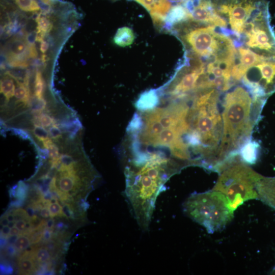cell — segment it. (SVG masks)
<instances>
[{
    "label": "cell",
    "instance_id": "cell-1",
    "mask_svg": "<svg viewBox=\"0 0 275 275\" xmlns=\"http://www.w3.org/2000/svg\"><path fill=\"white\" fill-rule=\"evenodd\" d=\"M124 150L125 198L138 226L146 232L166 183L183 168L161 152Z\"/></svg>",
    "mask_w": 275,
    "mask_h": 275
},
{
    "label": "cell",
    "instance_id": "cell-2",
    "mask_svg": "<svg viewBox=\"0 0 275 275\" xmlns=\"http://www.w3.org/2000/svg\"><path fill=\"white\" fill-rule=\"evenodd\" d=\"M222 92L215 89L199 91L186 99L188 126L185 143L194 166L215 171L220 164L223 138Z\"/></svg>",
    "mask_w": 275,
    "mask_h": 275
},
{
    "label": "cell",
    "instance_id": "cell-3",
    "mask_svg": "<svg viewBox=\"0 0 275 275\" xmlns=\"http://www.w3.org/2000/svg\"><path fill=\"white\" fill-rule=\"evenodd\" d=\"M266 99L254 97L242 85H236L222 99L223 133L219 157L220 166L238 155L240 147L251 139Z\"/></svg>",
    "mask_w": 275,
    "mask_h": 275
},
{
    "label": "cell",
    "instance_id": "cell-4",
    "mask_svg": "<svg viewBox=\"0 0 275 275\" xmlns=\"http://www.w3.org/2000/svg\"><path fill=\"white\" fill-rule=\"evenodd\" d=\"M171 32L182 43L185 53L205 64L236 59L237 50L233 39L219 28L189 21L176 26Z\"/></svg>",
    "mask_w": 275,
    "mask_h": 275
},
{
    "label": "cell",
    "instance_id": "cell-5",
    "mask_svg": "<svg viewBox=\"0 0 275 275\" xmlns=\"http://www.w3.org/2000/svg\"><path fill=\"white\" fill-rule=\"evenodd\" d=\"M217 172L219 177L212 189L226 197L232 211L246 201L258 199L257 185L262 176L244 162L239 155L227 160Z\"/></svg>",
    "mask_w": 275,
    "mask_h": 275
},
{
    "label": "cell",
    "instance_id": "cell-6",
    "mask_svg": "<svg viewBox=\"0 0 275 275\" xmlns=\"http://www.w3.org/2000/svg\"><path fill=\"white\" fill-rule=\"evenodd\" d=\"M182 209L186 216L209 233L223 229L233 216L226 197L213 189L191 194L183 202Z\"/></svg>",
    "mask_w": 275,
    "mask_h": 275
},
{
    "label": "cell",
    "instance_id": "cell-7",
    "mask_svg": "<svg viewBox=\"0 0 275 275\" xmlns=\"http://www.w3.org/2000/svg\"><path fill=\"white\" fill-rule=\"evenodd\" d=\"M213 7L227 23L226 34L238 41L244 25L268 2L266 0H212Z\"/></svg>",
    "mask_w": 275,
    "mask_h": 275
},
{
    "label": "cell",
    "instance_id": "cell-8",
    "mask_svg": "<svg viewBox=\"0 0 275 275\" xmlns=\"http://www.w3.org/2000/svg\"><path fill=\"white\" fill-rule=\"evenodd\" d=\"M240 82L252 95L267 99L275 92V58H268L250 67Z\"/></svg>",
    "mask_w": 275,
    "mask_h": 275
},
{
    "label": "cell",
    "instance_id": "cell-9",
    "mask_svg": "<svg viewBox=\"0 0 275 275\" xmlns=\"http://www.w3.org/2000/svg\"><path fill=\"white\" fill-rule=\"evenodd\" d=\"M185 4L190 12L193 21L226 30L227 23L214 11L212 0H188Z\"/></svg>",
    "mask_w": 275,
    "mask_h": 275
},
{
    "label": "cell",
    "instance_id": "cell-10",
    "mask_svg": "<svg viewBox=\"0 0 275 275\" xmlns=\"http://www.w3.org/2000/svg\"><path fill=\"white\" fill-rule=\"evenodd\" d=\"M143 6L149 13L154 24L164 28L166 16L172 6L169 0H133Z\"/></svg>",
    "mask_w": 275,
    "mask_h": 275
},
{
    "label": "cell",
    "instance_id": "cell-11",
    "mask_svg": "<svg viewBox=\"0 0 275 275\" xmlns=\"http://www.w3.org/2000/svg\"><path fill=\"white\" fill-rule=\"evenodd\" d=\"M189 21H192V18L185 2L179 3L173 6L168 13L164 28L171 31L175 26Z\"/></svg>",
    "mask_w": 275,
    "mask_h": 275
},
{
    "label": "cell",
    "instance_id": "cell-12",
    "mask_svg": "<svg viewBox=\"0 0 275 275\" xmlns=\"http://www.w3.org/2000/svg\"><path fill=\"white\" fill-rule=\"evenodd\" d=\"M258 198L275 209V177H262L257 185Z\"/></svg>",
    "mask_w": 275,
    "mask_h": 275
},
{
    "label": "cell",
    "instance_id": "cell-13",
    "mask_svg": "<svg viewBox=\"0 0 275 275\" xmlns=\"http://www.w3.org/2000/svg\"><path fill=\"white\" fill-rule=\"evenodd\" d=\"M260 145L252 138L245 142L239 148L238 155L245 163L255 164L259 155Z\"/></svg>",
    "mask_w": 275,
    "mask_h": 275
},
{
    "label": "cell",
    "instance_id": "cell-14",
    "mask_svg": "<svg viewBox=\"0 0 275 275\" xmlns=\"http://www.w3.org/2000/svg\"><path fill=\"white\" fill-rule=\"evenodd\" d=\"M32 249L25 251L18 258V268L20 274H32L36 270Z\"/></svg>",
    "mask_w": 275,
    "mask_h": 275
},
{
    "label": "cell",
    "instance_id": "cell-15",
    "mask_svg": "<svg viewBox=\"0 0 275 275\" xmlns=\"http://www.w3.org/2000/svg\"><path fill=\"white\" fill-rule=\"evenodd\" d=\"M135 36L132 29L127 26L119 28L114 37V43L121 47H126L132 44Z\"/></svg>",
    "mask_w": 275,
    "mask_h": 275
},
{
    "label": "cell",
    "instance_id": "cell-16",
    "mask_svg": "<svg viewBox=\"0 0 275 275\" xmlns=\"http://www.w3.org/2000/svg\"><path fill=\"white\" fill-rule=\"evenodd\" d=\"M14 69L6 71V74L14 79L17 83L20 82L29 86L30 74L28 70L22 68H14Z\"/></svg>",
    "mask_w": 275,
    "mask_h": 275
},
{
    "label": "cell",
    "instance_id": "cell-17",
    "mask_svg": "<svg viewBox=\"0 0 275 275\" xmlns=\"http://www.w3.org/2000/svg\"><path fill=\"white\" fill-rule=\"evenodd\" d=\"M47 15L41 11L35 19L38 33L45 35L51 30L52 24Z\"/></svg>",
    "mask_w": 275,
    "mask_h": 275
},
{
    "label": "cell",
    "instance_id": "cell-18",
    "mask_svg": "<svg viewBox=\"0 0 275 275\" xmlns=\"http://www.w3.org/2000/svg\"><path fill=\"white\" fill-rule=\"evenodd\" d=\"M15 87L12 79L7 76L1 80V92L8 101L14 95Z\"/></svg>",
    "mask_w": 275,
    "mask_h": 275
},
{
    "label": "cell",
    "instance_id": "cell-19",
    "mask_svg": "<svg viewBox=\"0 0 275 275\" xmlns=\"http://www.w3.org/2000/svg\"><path fill=\"white\" fill-rule=\"evenodd\" d=\"M60 126L71 138L74 136L79 130L81 124L78 119H74L62 123Z\"/></svg>",
    "mask_w": 275,
    "mask_h": 275
},
{
    "label": "cell",
    "instance_id": "cell-20",
    "mask_svg": "<svg viewBox=\"0 0 275 275\" xmlns=\"http://www.w3.org/2000/svg\"><path fill=\"white\" fill-rule=\"evenodd\" d=\"M17 88L15 89L14 96L20 101L26 103L30 101V92L29 86L17 82Z\"/></svg>",
    "mask_w": 275,
    "mask_h": 275
},
{
    "label": "cell",
    "instance_id": "cell-21",
    "mask_svg": "<svg viewBox=\"0 0 275 275\" xmlns=\"http://www.w3.org/2000/svg\"><path fill=\"white\" fill-rule=\"evenodd\" d=\"M32 249L35 260L38 263H46L50 260L51 256L47 247L41 246Z\"/></svg>",
    "mask_w": 275,
    "mask_h": 275
},
{
    "label": "cell",
    "instance_id": "cell-22",
    "mask_svg": "<svg viewBox=\"0 0 275 275\" xmlns=\"http://www.w3.org/2000/svg\"><path fill=\"white\" fill-rule=\"evenodd\" d=\"M54 120L49 115L44 113H37L34 116V125H39L43 127H49L55 124Z\"/></svg>",
    "mask_w": 275,
    "mask_h": 275
},
{
    "label": "cell",
    "instance_id": "cell-23",
    "mask_svg": "<svg viewBox=\"0 0 275 275\" xmlns=\"http://www.w3.org/2000/svg\"><path fill=\"white\" fill-rule=\"evenodd\" d=\"M46 102L43 97H33L30 101V106L32 111L35 113H41L45 109Z\"/></svg>",
    "mask_w": 275,
    "mask_h": 275
},
{
    "label": "cell",
    "instance_id": "cell-24",
    "mask_svg": "<svg viewBox=\"0 0 275 275\" xmlns=\"http://www.w3.org/2000/svg\"><path fill=\"white\" fill-rule=\"evenodd\" d=\"M44 89V81L41 73L37 71L34 81V96L38 97H43Z\"/></svg>",
    "mask_w": 275,
    "mask_h": 275
},
{
    "label": "cell",
    "instance_id": "cell-25",
    "mask_svg": "<svg viewBox=\"0 0 275 275\" xmlns=\"http://www.w3.org/2000/svg\"><path fill=\"white\" fill-rule=\"evenodd\" d=\"M43 146L48 150L49 157L51 158V160H55L59 157V148L50 139L43 141Z\"/></svg>",
    "mask_w": 275,
    "mask_h": 275
},
{
    "label": "cell",
    "instance_id": "cell-26",
    "mask_svg": "<svg viewBox=\"0 0 275 275\" xmlns=\"http://www.w3.org/2000/svg\"><path fill=\"white\" fill-rule=\"evenodd\" d=\"M31 244L30 239L27 235L20 234L14 245L17 251L21 252L28 248Z\"/></svg>",
    "mask_w": 275,
    "mask_h": 275
},
{
    "label": "cell",
    "instance_id": "cell-27",
    "mask_svg": "<svg viewBox=\"0 0 275 275\" xmlns=\"http://www.w3.org/2000/svg\"><path fill=\"white\" fill-rule=\"evenodd\" d=\"M28 187L25 183L20 181L18 184V186L16 189L15 198L17 200L24 201L26 200L28 196Z\"/></svg>",
    "mask_w": 275,
    "mask_h": 275
},
{
    "label": "cell",
    "instance_id": "cell-28",
    "mask_svg": "<svg viewBox=\"0 0 275 275\" xmlns=\"http://www.w3.org/2000/svg\"><path fill=\"white\" fill-rule=\"evenodd\" d=\"M33 133L39 141L43 142L49 139V134L44 127L36 125L33 129Z\"/></svg>",
    "mask_w": 275,
    "mask_h": 275
},
{
    "label": "cell",
    "instance_id": "cell-29",
    "mask_svg": "<svg viewBox=\"0 0 275 275\" xmlns=\"http://www.w3.org/2000/svg\"><path fill=\"white\" fill-rule=\"evenodd\" d=\"M74 207L69 203H65L62 207V216L68 218L74 219Z\"/></svg>",
    "mask_w": 275,
    "mask_h": 275
},
{
    "label": "cell",
    "instance_id": "cell-30",
    "mask_svg": "<svg viewBox=\"0 0 275 275\" xmlns=\"http://www.w3.org/2000/svg\"><path fill=\"white\" fill-rule=\"evenodd\" d=\"M44 230V229L39 228L32 231L28 235L30 239L31 244L37 243L42 239Z\"/></svg>",
    "mask_w": 275,
    "mask_h": 275
},
{
    "label": "cell",
    "instance_id": "cell-31",
    "mask_svg": "<svg viewBox=\"0 0 275 275\" xmlns=\"http://www.w3.org/2000/svg\"><path fill=\"white\" fill-rule=\"evenodd\" d=\"M13 214L15 221L24 220L27 222L30 220V217L26 211L22 208H18L14 209Z\"/></svg>",
    "mask_w": 275,
    "mask_h": 275
},
{
    "label": "cell",
    "instance_id": "cell-32",
    "mask_svg": "<svg viewBox=\"0 0 275 275\" xmlns=\"http://www.w3.org/2000/svg\"><path fill=\"white\" fill-rule=\"evenodd\" d=\"M48 208L49 210L51 217H53L56 216H62V207L59 204L58 202L50 203Z\"/></svg>",
    "mask_w": 275,
    "mask_h": 275
},
{
    "label": "cell",
    "instance_id": "cell-33",
    "mask_svg": "<svg viewBox=\"0 0 275 275\" xmlns=\"http://www.w3.org/2000/svg\"><path fill=\"white\" fill-rule=\"evenodd\" d=\"M49 134L54 140H58L62 136V132L58 125L53 124L49 128Z\"/></svg>",
    "mask_w": 275,
    "mask_h": 275
},
{
    "label": "cell",
    "instance_id": "cell-34",
    "mask_svg": "<svg viewBox=\"0 0 275 275\" xmlns=\"http://www.w3.org/2000/svg\"><path fill=\"white\" fill-rule=\"evenodd\" d=\"M37 37V31H34L26 34L24 40L28 45H35V42L36 41Z\"/></svg>",
    "mask_w": 275,
    "mask_h": 275
},
{
    "label": "cell",
    "instance_id": "cell-35",
    "mask_svg": "<svg viewBox=\"0 0 275 275\" xmlns=\"http://www.w3.org/2000/svg\"><path fill=\"white\" fill-rule=\"evenodd\" d=\"M52 230L48 229L47 228H45L43 232V237L42 239L44 241H48L50 240V239L51 238L52 235Z\"/></svg>",
    "mask_w": 275,
    "mask_h": 275
},
{
    "label": "cell",
    "instance_id": "cell-36",
    "mask_svg": "<svg viewBox=\"0 0 275 275\" xmlns=\"http://www.w3.org/2000/svg\"><path fill=\"white\" fill-rule=\"evenodd\" d=\"M12 130L13 132L21 136L22 138L27 139L29 138L28 134L22 130L16 128H12Z\"/></svg>",
    "mask_w": 275,
    "mask_h": 275
},
{
    "label": "cell",
    "instance_id": "cell-37",
    "mask_svg": "<svg viewBox=\"0 0 275 275\" xmlns=\"http://www.w3.org/2000/svg\"><path fill=\"white\" fill-rule=\"evenodd\" d=\"M26 222L24 220H19L16 221L15 226L21 231L22 233L25 229Z\"/></svg>",
    "mask_w": 275,
    "mask_h": 275
},
{
    "label": "cell",
    "instance_id": "cell-38",
    "mask_svg": "<svg viewBox=\"0 0 275 275\" xmlns=\"http://www.w3.org/2000/svg\"><path fill=\"white\" fill-rule=\"evenodd\" d=\"M11 228L8 226H3L1 229V236L8 237L10 236Z\"/></svg>",
    "mask_w": 275,
    "mask_h": 275
},
{
    "label": "cell",
    "instance_id": "cell-39",
    "mask_svg": "<svg viewBox=\"0 0 275 275\" xmlns=\"http://www.w3.org/2000/svg\"><path fill=\"white\" fill-rule=\"evenodd\" d=\"M1 272L5 273H11L13 272V268L10 265L1 264Z\"/></svg>",
    "mask_w": 275,
    "mask_h": 275
},
{
    "label": "cell",
    "instance_id": "cell-40",
    "mask_svg": "<svg viewBox=\"0 0 275 275\" xmlns=\"http://www.w3.org/2000/svg\"><path fill=\"white\" fill-rule=\"evenodd\" d=\"M26 210L30 218L36 214V209L31 204L26 207Z\"/></svg>",
    "mask_w": 275,
    "mask_h": 275
},
{
    "label": "cell",
    "instance_id": "cell-41",
    "mask_svg": "<svg viewBox=\"0 0 275 275\" xmlns=\"http://www.w3.org/2000/svg\"><path fill=\"white\" fill-rule=\"evenodd\" d=\"M49 48V44L48 43L42 40L40 43V50L42 53H45L46 52V51L48 50Z\"/></svg>",
    "mask_w": 275,
    "mask_h": 275
},
{
    "label": "cell",
    "instance_id": "cell-42",
    "mask_svg": "<svg viewBox=\"0 0 275 275\" xmlns=\"http://www.w3.org/2000/svg\"><path fill=\"white\" fill-rule=\"evenodd\" d=\"M40 215L44 218L50 217L49 210L47 207H43L40 211Z\"/></svg>",
    "mask_w": 275,
    "mask_h": 275
},
{
    "label": "cell",
    "instance_id": "cell-43",
    "mask_svg": "<svg viewBox=\"0 0 275 275\" xmlns=\"http://www.w3.org/2000/svg\"><path fill=\"white\" fill-rule=\"evenodd\" d=\"M19 235H10L7 237V242L9 245H14Z\"/></svg>",
    "mask_w": 275,
    "mask_h": 275
},
{
    "label": "cell",
    "instance_id": "cell-44",
    "mask_svg": "<svg viewBox=\"0 0 275 275\" xmlns=\"http://www.w3.org/2000/svg\"><path fill=\"white\" fill-rule=\"evenodd\" d=\"M6 249L7 253L10 256L14 255L17 251L14 245H9Z\"/></svg>",
    "mask_w": 275,
    "mask_h": 275
},
{
    "label": "cell",
    "instance_id": "cell-45",
    "mask_svg": "<svg viewBox=\"0 0 275 275\" xmlns=\"http://www.w3.org/2000/svg\"><path fill=\"white\" fill-rule=\"evenodd\" d=\"M54 225V219L51 217L46 222V228L50 230H53Z\"/></svg>",
    "mask_w": 275,
    "mask_h": 275
},
{
    "label": "cell",
    "instance_id": "cell-46",
    "mask_svg": "<svg viewBox=\"0 0 275 275\" xmlns=\"http://www.w3.org/2000/svg\"><path fill=\"white\" fill-rule=\"evenodd\" d=\"M21 234V231L16 227H14L10 229V235Z\"/></svg>",
    "mask_w": 275,
    "mask_h": 275
},
{
    "label": "cell",
    "instance_id": "cell-47",
    "mask_svg": "<svg viewBox=\"0 0 275 275\" xmlns=\"http://www.w3.org/2000/svg\"><path fill=\"white\" fill-rule=\"evenodd\" d=\"M9 222V221H8L6 216H6L3 215V216H1V225H2L3 226H8Z\"/></svg>",
    "mask_w": 275,
    "mask_h": 275
},
{
    "label": "cell",
    "instance_id": "cell-48",
    "mask_svg": "<svg viewBox=\"0 0 275 275\" xmlns=\"http://www.w3.org/2000/svg\"><path fill=\"white\" fill-rule=\"evenodd\" d=\"M7 244H8L7 242V238L4 236H1V246L2 248L5 246Z\"/></svg>",
    "mask_w": 275,
    "mask_h": 275
},
{
    "label": "cell",
    "instance_id": "cell-49",
    "mask_svg": "<svg viewBox=\"0 0 275 275\" xmlns=\"http://www.w3.org/2000/svg\"><path fill=\"white\" fill-rule=\"evenodd\" d=\"M6 216L9 222L15 221L13 213H11L10 212H8L6 213Z\"/></svg>",
    "mask_w": 275,
    "mask_h": 275
},
{
    "label": "cell",
    "instance_id": "cell-50",
    "mask_svg": "<svg viewBox=\"0 0 275 275\" xmlns=\"http://www.w3.org/2000/svg\"><path fill=\"white\" fill-rule=\"evenodd\" d=\"M56 227L58 230L63 229L64 227V223L60 222L57 225Z\"/></svg>",
    "mask_w": 275,
    "mask_h": 275
},
{
    "label": "cell",
    "instance_id": "cell-51",
    "mask_svg": "<svg viewBox=\"0 0 275 275\" xmlns=\"http://www.w3.org/2000/svg\"><path fill=\"white\" fill-rule=\"evenodd\" d=\"M15 221L9 222V223H8V226L10 228H12L14 227V226L15 225V223H16V222H15Z\"/></svg>",
    "mask_w": 275,
    "mask_h": 275
},
{
    "label": "cell",
    "instance_id": "cell-52",
    "mask_svg": "<svg viewBox=\"0 0 275 275\" xmlns=\"http://www.w3.org/2000/svg\"><path fill=\"white\" fill-rule=\"evenodd\" d=\"M169 1H172V2L181 3V2H185V1H188V0H169Z\"/></svg>",
    "mask_w": 275,
    "mask_h": 275
}]
</instances>
